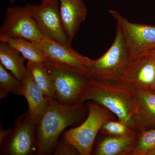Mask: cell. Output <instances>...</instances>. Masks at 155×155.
Returning a JSON list of instances; mask_svg holds the SVG:
<instances>
[{
    "label": "cell",
    "instance_id": "29",
    "mask_svg": "<svg viewBox=\"0 0 155 155\" xmlns=\"http://www.w3.org/2000/svg\"></svg>",
    "mask_w": 155,
    "mask_h": 155
},
{
    "label": "cell",
    "instance_id": "28",
    "mask_svg": "<svg viewBox=\"0 0 155 155\" xmlns=\"http://www.w3.org/2000/svg\"><path fill=\"white\" fill-rule=\"evenodd\" d=\"M42 1H43V0H42Z\"/></svg>",
    "mask_w": 155,
    "mask_h": 155
},
{
    "label": "cell",
    "instance_id": "16",
    "mask_svg": "<svg viewBox=\"0 0 155 155\" xmlns=\"http://www.w3.org/2000/svg\"><path fill=\"white\" fill-rule=\"evenodd\" d=\"M25 60L21 53L8 43L0 41V63L21 81L28 71L24 65Z\"/></svg>",
    "mask_w": 155,
    "mask_h": 155
},
{
    "label": "cell",
    "instance_id": "20",
    "mask_svg": "<svg viewBox=\"0 0 155 155\" xmlns=\"http://www.w3.org/2000/svg\"><path fill=\"white\" fill-rule=\"evenodd\" d=\"M155 148V128L138 132L137 143L131 155H147Z\"/></svg>",
    "mask_w": 155,
    "mask_h": 155
},
{
    "label": "cell",
    "instance_id": "13",
    "mask_svg": "<svg viewBox=\"0 0 155 155\" xmlns=\"http://www.w3.org/2000/svg\"><path fill=\"white\" fill-rule=\"evenodd\" d=\"M131 86L137 108L138 132L155 128V92Z\"/></svg>",
    "mask_w": 155,
    "mask_h": 155
},
{
    "label": "cell",
    "instance_id": "11",
    "mask_svg": "<svg viewBox=\"0 0 155 155\" xmlns=\"http://www.w3.org/2000/svg\"><path fill=\"white\" fill-rule=\"evenodd\" d=\"M40 45L48 61L63 64L88 73L91 59L79 54L71 46L45 38ZM90 75V74H89Z\"/></svg>",
    "mask_w": 155,
    "mask_h": 155
},
{
    "label": "cell",
    "instance_id": "5",
    "mask_svg": "<svg viewBox=\"0 0 155 155\" xmlns=\"http://www.w3.org/2000/svg\"><path fill=\"white\" fill-rule=\"evenodd\" d=\"M130 60L123 33L117 25L114 41L109 50L98 59H91L87 67L90 76L101 80H121Z\"/></svg>",
    "mask_w": 155,
    "mask_h": 155
},
{
    "label": "cell",
    "instance_id": "15",
    "mask_svg": "<svg viewBox=\"0 0 155 155\" xmlns=\"http://www.w3.org/2000/svg\"><path fill=\"white\" fill-rule=\"evenodd\" d=\"M137 138V131L123 136H108L100 142L94 154L131 155L136 145Z\"/></svg>",
    "mask_w": 155,
    "mask_h": 155
},
{
    "label": "cell",
    "instance_id": "24",
    "mask_svg": "<svg viewBox=\"0 0 155 155\" xmlns=\"http://www.w3.org/2000/svg\"><path fill=\"white\" fill-rule=\"evenodd\" d=\"M144 55H150L155 58V47L151 50Z\"/></svg>",
    "mask_w": 155,
    "mask_h": 155
},
{
    "label": "cell",
    "instance_id": "2",
    "mask_svg": "<svg viewBox=\"0 0 155 155\" xmlns=\"http://www.w3.org/2000/svg\"><path fill=\"white\" fill-rule=\"evenodd\" d=\"M86 112L81 104H65L51 100L47 110L37 125V155L52 153L65 129L80 122Z\"/></svg>",
    "mask_w": 155,
    "mask_h": 155
},
{
    "label": "cell",
    "instance_id": "9",
    "mask_svg": "<svg viewBox=\"0 0 155 155\" xmlns=\"http://www.w3.org/2000/svg\"><path fill=\"white\" fill-rule=\"evenodd\" d=\"M0 37L20 38L40 42L45 38L25 7H8L0 28Z\"/></svg>",
    "mask_w": 155,
    "mask_h": 155
},
{
    "label": "cell",
    "instance_id": "21",
    "mask_svg": "<svg viewBox=\"0 0 155 155\" xmlns=\"http://www.w3.org/2000/svg\"><path fill=\"white\" fill-rule=\"evenodd\" d=\"M101 133L111 136H123L132 134L136 131L128 127L124 122L114 120L106 122L100 130Z\"/></svg>",
    "mask_w": 155,
    "mask_h": 155
},
{
    "label": "cell",
    "instance_id": "18",
    "mask_svg": "<svg viewBox=\"0 0 155 155\" xmlns=\"http://www.w3.org/2000/svg\"><path fill=\"white\" fill-rule=\"evenodd\" d=\"M45 62L28 61L26 67L45 96L51 101L54 99V87L51 77Z\"/></svg>",
    "mask_w": 155,
    "mask_h": 155
},
{
    "label": "cell",
    "instance_id": "14",
    "mask_svg": "<svg viewBox=\"0 0 155 155\" xmlns=\"http://www.w3.org/2000/svg\"><path fill=\"white\" fill-rule=\"evenodd\" d=\"M62 21L70 41L86 19L87 8L83 0H59Z\"/></svg>",
    "mask_w": 155,
    "mask_h": 155
},
{
    "label": "cell",
    "instance_id": "27",
    "mask_svg": "<svg viewBox=\"0 0 155 155\" xmlns=\"http://www.w3.org/2000/svg\"><path fill=\"white\" fill-rule=\"evenodd\" d=\"M153 91L155 92V87H154V90H153Z\"/></svg>",
    "mask_w": 155,
    "mask_h": 155
},
{
    "label": "cell",
    "instance_id": "19",
    "mask_svg": "<svg viewBox=\"0 0 155 155\" xmlns=\"http://www.w3.org/2000/svg\"><path fill=\"white\" fill-rule=\"evenodd\" d=\"M22 82L9 72L0 63V98L2 99L9 93L21 95Z\"/></svg>",
    "mask_w": 155,
    "mask_h": 155
},
{
    "label": "cell",
    "instance_id": "26",
    "mask_svg": "<svg viewBox=\"0 0 155 155\" xmlns=\"http://www.w3.org/2000/svg\"><path fill=\"white\" fill-rule=\"evenodd\" d=\"M15 1H16V0H10V3L12 4V3H14Z\"/></svg>",
    "mask_w": 155,
    "mask_h": 155
},
{
    "label": "cell",
    "instance_id": "12",
    "mask_svg": "<svg viewBox=\"0 0 155 155\" xmlns=\"http://www.w3.org/2000/svg\"><path fill=\"white\" fill-rule=\"evenodd\" d=\"M22 82L21 95L27 101L28 107L27 111L33 122L37 125L41 117L47 110L51 101L45 96L37 85L28 69Z\"/></svg>",
    "mask_w": 155,
    "mask_h": 155
},
{
    "label": "cell",
    "instance_id": "1",
    "mask_svg": "<svg viewBox=\"0 0 155 155\" xmlns=\"http://www.w3.org/2000/svg\"><path fill=\"white\" fill-rule=\"evenodd\" d=\"M87 100L110 110L119 121L138 132L137 108L132 87L121 80H101L90 77L81 104Z\"/></svg>",
    "mask_w": 155,
    "mask_h": 155
},
{
    "label": "cell",
    "instance_id": "22",
    "mask_svg": "<svg viewBox=\"0 0 155 155\" xmlns=\"http://www.w3.org/2000/svg\"><path fill=\"white\" fill-rule=\"evenodd\" d=\"M53 153L54 155H80L77 150L63 136L59 139Z\"/></svg>",
    "mask_w": 155,
    "mask_h": 155
},
{
    "label": "cell",
    "instance_id": "7",
    "mask_svg": "<svg viewBox=\"0 0 155 155\" xmlns=\"http://www.w3.org/2000/svg\"><path fill=\"white\" fill-rule=\"evenodd\" d=\"M38 150L37 125L27 111L16 119L8 137L1 145V155L37 154Z\"/></svg>",
    "mask_w": 155,
    "mask_h": 155
},
{
    "label": "cell",
    "instance_id": "23",
    "mask_svg": "<svg viewBox=\"0 0 155 155\" xmlns=\"http://www.w3.org/2000/svg\"><path fill=\"white\" fill-rule=\"evenodd\" d=\"M12 130V129H8L5 130L3 128L2 129V128H1V130H0V145H2L8 138Z\"/></svg>",
    "mask_w": 155,
    "mask_h": 155
},
{
    "label": "cell",
    "instance_id": "25",
    "mask_svg": "<svg viewBox=\"0 0 155 155\" xmlns=\"http://www.w3.org/2000/svg\"><path fill=\"white\" fill-rule=\"evenodd\" d=\"M147 155H155V148L149 152Z\"/></svg>",
    "mask_w": 155,
    "mask_h": 155
},
{
    "label": "cell",
    "instance_id": "6",
    "mask_svg": "<svg viewBox=\"0 0 155 155\" xmlns=\"http://www.w3.org/2000/svg\"><path fill=\"white\" fill-rule=\"evenodd\" d=\"M45 38L71 46L62 21L59 0H43L40 5L25 6Z\"/></svg>",
    "mask_w": 155,
    "mask_h": 155
},
{
    "label": "cell",
    "instance_id": "10",
    "mask_svg": "<svg viewBox=\"0 0 155 155\" xmlns=\"http://www.w3.org/2000/svg\"><path fill=\"white\" fill-rule=\"evenodd\" d=\"M121 80L131 86L153 91L155 58L150 55H143L130 59Z\"/></svg>",
    "mask_w": 155,
    "mask_h": 155
},
{
    "label": "cell",
    "instance_id": "3",
    "mask_svg": "<svg viewBox=\"0 0 155 155\" xmlns=\"http://www.w3.org/2000/svg\"><path fill=\"white\" fill-rule=\"evenodd\" d=\"M45 64L52 80L54 99L65 104H81L90 81L89 74L48 60Z\"/></svg>",
    "mask_w": 155,
    "mask_h": 155
},
{
    "label": "cell",
    "instance_id": "17",
    "mask_svg": "<svg viewBox=\"0 0 155 155\" xmlns=\"http://www.w3.org/2000/svg\"><path fill=\"white\" fill-rule=\"evenodd\" d=\"M0 41L8 43L17 50L28 61L45 62L47 59L41 46L40 42L31 41L20 38L0 37Z\"/></svg>",
    "mask_w": 155,
    "mask_h": 155
},
{
    "label": "cell",
    "instance_id": "4",
    "mask_svg": "<svg viewBox=\"0 0 155 155\" xmlns=\"http://www.w3.org/2000/svg\"><path fill=\"white\" fill-rule=\"evenodd\" d=\"M88 115L82 124L64 131L62 136L81 155L91 154L95 140L104 124L113 120L114 114L108 109L94 102L87 104Z\"/></svg>",
    "mask_w": 155,
    "mask_h": 155
},
{
    "label": "cell",
    "instance_id": "8",
    "mask_svg": "<svg viewBox=\"0 0 155 155\" xmlns=\"http://www.w3.org/2000/svg\"><path fill=\"white\" fill-rule=\"evenodd\" d=\"M109 12L122 30L130 59L144 55L155 47V25L133 23L118 11Z\"/></svg>",
    "mask_w": 155,
    "mask_h": 155
}]
</instances>
